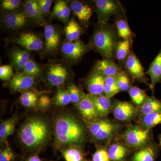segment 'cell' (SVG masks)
<instances>
[{"label":"cell","instance_id":"obj_3","mask_svg":"<svg viewBox=\"0 0 161 161\" xmlns=\"http://www.w3.org/2000/svg\"><path fill=\"white\" fill-rule=\"evenodd\" d=\"M119 40L115 25L100 23L93 35L92 45L104 59L114 60L115 47Z\"/></svg>","mask_w":161,"mask_h":161},{"label":"cell","instance_id":"obj_22","mask_svg":"<svg viewBox=\"0 0 161 161\" xmlns=\"http://www.w3.org/2000/svg\"><path fill=\"white\" fill-rule=\"evenodd\" d=\"M28 22V16L22 12H14L6 15L5 22L9 29L16 30L24 27Z\"/></svg>","mask_w":161,"mask_h":161},{"label":"cell","instance_id":"obj_26","mask_svg":"<svg viewBox=\"0 0 161 161\" xmlns=\"http://www.w3.org/2000/svg\"><path fill=\"white\" fill-rule=\"evenodd\" d=\"M137 118L136 124L139 126L144 130H152L156 126L161 124V112L150 113Z\"/></svg>","mask_w":161,"mask_h":161},{"label":"cell","instance_id":"obj_1","mask_svg":"<svg viewBox=\"0 0 161 161\" xmlns=\"http://www.w3.org/2000/svg\"><path fill=\"white\" fill-rule=\"evenodd\" d=\"M54 132L57 146L64 148L70 146L82 147L89 134L85 122L70 114H62L56 119Z\"/></svg>","mask_w":161,"mask_h":161},{"label":"cell","instance_id":"obj_40","mask_svg":"<svg viewBox=\"0 0 161 161\" xmlns=\"http://www.w3.org/2000/svg\"><path fill=\"white\" fill-rule=\"evenodd\" d=\"M92 161H111L108 151V146H98L92 156Z\"/></svg>","mask_w":161,"mask_h":161},{"label":"cell","instance_id":"obj_2","mask_svg":"<svg viewBox=\"0 0 161 161\" xmlns=\"http://www.w3.org/2000/svg\"><path fill=\"white\" fill-rule=\"evenodd\" d=\"M50 137L48 123L39 117L29 119L21 127L19 137L22 144L32 151L41 150Z\"/></svg>","mask_w":161,"mask_h":161},{"label":"cell","instance_id":"obj_19","mask_svg":"<svg viewBox=\"0 0 161 161\" xmlns=\"http://www.w3.org/2000/svg\"><path fill=\"white\" fill-rule=\"evenodd\" d=\"M105 78L102 75L93 71L87 78L86 89L91 95H99L103 94Z\"/></svg>","mask_w":161,"mask_h":161},{"label":"cell","instance_id":"obj_24","mask_svg":"<svg viewBox=\"0 0 161 161\" xmlns=\"http://www.w3.org/2000/svg\"><path fill=\"white\" fill-rule=\"evenodd\" d=\"M45 47L47 51L49 53L57 49L60 43V35L53 26L47 25L44 29Z\"/></svg>","mask_w":161,"mask_h":161},{"label":"cell","instance_id":"obj_14","mask_svg":"<svg viewBox=\"0 0 161 161\" xmlns=\"http://www.w3.org/2000/svg\"><path fill=\"white\" fill-rule=\"evenodd\" d=\"M124 70L119 64L114 60L103 59L96 62L93 71L102 75L104 77L116 76Z\"/></svg>","mask_w":161,"mask_h":161},{"label":"cell","instance_id":"obj_7","mask_svg":"<svg viewBox=\"0 0 161 161\" xmlns=\"http://www.w3.org/2000/svg\"><path fill=\"white\" fill-rule=\"evenodd\" d=\"M94 2L100 23H108L109 19L113 16H116L125 13L124 8L119 1L96 0Z\"/></svg>","mask_w":161,"mask_h":161},{"label":"cell","instance_id":"obj_17","mask_svg":"<svg viewBox=\"0 0 161 161\" xmlns=\"http://www.w3.org/2000/svg\"><path fill=\"white\" fill-rule=\"evenodd\" d=\"M92 95L99 118H108L112 112V99L108 98L103 94Z\"/></svg>","mask_w":161,"mask_h":161},{"label":"cell","instance_id":"obj_25","mask_svg":"<svg viewBox=\"0 0 161 161\" xmlns=\"http://www.w3.org/2000/svg\"><path fill=\"white\" fill-rule=\"evenodd\" d=\"M132 41L121 39L117 42L115 49V58L121 66L124 65L125 61L131 53Z\"/></svg>","mask_w":161,"mask_h":161},{"label":"cell","instance_id":"obj_23","mask_svg":"<svg viewBox=\"0 0 161 161\" xmlns=\"http://www.w3.org/2000/svg\"><path fill=\"white\" fill-rule=\"evenodd\" d=\"M137 108V118L143 115L161 112V101L156 98L154 95L148 96L147 100Z\"/></svg>","mask_w":161,"mask_h":161},{"label":"cell","instance_id":"obj_34","mask_svg":"<svg viewBox=\"0 0 161 161\" xmlns=\"http://www.w3.org/2000/svg\"><path fill=\"white\" fill-rule=\"evenodd\" d=\"M115 78L119 92H128L132 86V78L125 70L116 76Z\"/></svg>","mask_w":161,"mask_h":161},{"label":"cell","instance_id":"obj_13","mask_svg":"<svg viewBox=\"0 0 161 161\" xmlns=\"http://www.w3.org/2000/svg\"><path fill=\"white\" fill-rule=\"evenodd\" d=\"M13 42L28 50L39 51L43 46L42 40L32 32L23 33L15 39Z\"/></svg>","mask_w":161,"mask_h":161},{"label":"cell","instance_id":"obj_20","mask_svg":"<svg viewBox=\"0 0 161 161\" xmlns=\"http://www.w3.org/2000/svg\"><path fill=\"white\" fill-rule=\"evenodd\" d=\"M146 74L150 77V90L153 95L156 85L161 82V49L150 64Z\"/></svg>","mask_w":161,"mask_h":161},{"label":"cell","instance_id":"obj_30","mask_svg":"<svg viewBox=\"0 0 161 161\" xmlns=\"http://www.w3.org/2000/svg\"><path fill=\"white\" fill-rule=\"evenodd\" d=\"M128 92L131 98V102L136 107L142 105L149 96L147 95V90L134 86L130 88Z\"/></svg>","mask_w":161,"mask_h":161},{"label":"cell","instance_id":"obj_10","mask_svg":"<svg viewBox=\"0 0 161 161\" xmlns=\"http://www.w3.org/2000/svg\"><path fill=\"white\" fill-rule=\"evenodd\" d=\"M76 106L78 112L86 123L99 118L92 95L89 93H85Z\"/></svg>","mask_w":161,"mask_h":161},{"label":"cell","instance_id":"obj_42","mask_svg":"<svg viewBox=\"0 0 161 161\" xmlns=\"http://www.w3.org/2000/svg\"><path fill=\"white\" fill-rule=\"evenodd\" d=\"M14 156L12 152L10 147L8 145H6L0 153V161H14Z\"/></svg>","mask_w":161,"mask_h":161},{"label":"cell","instance_id":"obj_4","mask_svg":"<svg viewBox=\"0 0 161 161\" xmlns=\"http://www.w3.org/2000/svg\"><path fill=\"white\" fill-rule=\"evenodd\" d=\"M86 124L91 139L98 146H108L120 135L124 127L117 121L108 118H98Z\"/></svg>","mask_w":161,"mask_h":161},{"label":"cell","instance_id":"obj_15","mask_svg":"<svg viewBox=\"0 0 161 161\" xmlns=\"http://www.w3.org/2000/svg\"><path fill=\"white\" fill-rule=\"evenodd\" d=\"M69 73L62 64H53L49 67L47 72V79L48 82L53 86H60L65 81Z\"/></svg>","mask_w":161,"mask_h":161},{"label":"cell","instance_id":"obj_37","mask_svg":"<svg viewBox=\"0 0 161 161\" xmlns=\"http://www.w3.org/2000/svg\"><path fill=\"white\" fill-rule=\"evenodd\" d=\"M54 100L55 104L58 107L64 106L70 103V98L67 90L63 87H58Z\"/></svg>","mask_w":161,"mask_h":161},{"label":"cell","instance_id":"obj_12","mask_svg":"<svg viewBox=\"0 0 161 161\" xmlns=\"http://www.w3.org/2000/svg\"><path fill=\"white\" fill-rule=\"evenodd\" d=\"M90 48L79 40L73 42H67L61 47V51L67 58L74 61L80 59Z\"/></svg>","mask_w":161,"mask_h":161},{"label":"cell","instance_id":"obj_11","mask_svg":"<svg viewBox=\"0 0 161 161\" xmlns=\"http://www.w3.org/2000/svg\"><path fill=\"white\" fill-rule=\"evenodd\" d=\"M161 149L159 144L153 141L147 146L134 150L130 161H156Z\"/></svg>","mask_w":161,"mask_h":161},{"label":"cell","instance_id":"obj_5","mask_svg":"<svg viewBox=\"0 0 161 161\" xmlns=\"http://www.w3.org/2000/svg\"><path fill=\"white\" fill-rule=\"evenodd\" d=\"M120 136L127 146L133 150L145 147L153 141L152 130H144L137 124L127 125Z\"/></svg>","mask_w":161,"mask_h":161},{"label":"cell","instance_id":"obj_36","mask_svg":"<svg viewBox=\"0 0 161 161\" xmlns=\"http://www.w3.org/2000/svg\"><path fill=\"white\" fill-rule=\"evenodd\" d=\"M53 13L58 19L67 21L70 14V9L64 1H58L55 4Z\"/></svg>","mask_w":161,"mask_h":161},{"label":"cell","instance_id":"obj_8","mask_svg":"<svg viewBox=\"0 0 161 161\" xmlns=\"http://www.w3.org/2000/svg\"><path fill=\"white\" fill-rule=\"evenodd\" d=\"M124 66L125 70L132 78V81L143 83L151 89L150 83L148 82L140 60L132 51L125 61Z\"/></svg>","mask_w":161,"mask_h":161},{"label":"cell","instance_id":"obj_21","mask_svg":"<svg viewBox=\"0 0 161 161\" xmlns=\"http://www.w3.org/2000/svg\"><path fill=\"white\" fill-rule=\"evenodd\" d=\"M115 26L119 37L123 40L132 41V38L135 35L130 29L128 23L126 16L125 13L122 14L115 16Z\"/></svg>","mask_w":161,"mask_h":161},{"label":"cell","instance_id":"obj_38","mask_svg":"<svg viewBox=\"0 0 161 161\" xmlns=\"http://www.w3.org/2000/svg\"><path fill=\"white\" fill-rule=\"evenodd\" d=\"M68 92L69 94L71 102L77 104L85 94L82 89L74 84H70L67 87Z\"/></svg>","mask_w":161,"mask_h":161},{"label":"cell","instance_id":"obj_32","mask_svg":"<svg viewBox=\"0 0 161 161\" xmlns=\"http://www.w3.org/2000/svg\"><path fill=\"white\" fill-rule=\"evenodd\" d=\"M24 9L25 13L28 16L37 21L42 20V14L39 8L37 1H26L24 5Z\"/></svg>","mask_w":161,"mask_h":161},{"label":"cell","instance_id":"obj_28","mask_svg":"<svg viewBox=\"0 0 161 161\" xmlns=\"http://www.w3.org/2000/svg\"><path fill=\"white\" fill-rule=\"evenodd\" d=\"M61 152L65 161H86L82 147L70 146L63 149Z\"/></svg>","mask_w":161,"mask_h":161},{"label":"cell","instance_id":"obj_33","mask_svg":"<svg viewBox=\"0 0 161 161\" xmlns=\"http://www.w3.org/2000/svg\"><path fill=\"white\" fill-rule=\"evenodd\" d=\"M116 76L106 77L105 78L103 95L110 99L120 92L116 82Z\"/></svg>","mask_w":161,"mask_h":161},{"label":"cell","instance_id":"obj_16","mask_svg":"<svg viewBox=\"0 0 161 161\" xmlns=\"http://www.w3.org/2000/svg\"><path fill=\"white\" fill-rule=\"evenodd\" d=\"M35 78L24 75L23 73H17L10 79L9 85L10 88L16 92L27 91L34 85Z\"/></svg>","mask_w":161,"mask_h":161},{"label":"cell","instance_id":"obj_45","mask_svg":"<svg viewBox=\"0 0 161 161\" xmlns=\"http://www.w3.org/2000/svg\"><path fill=\"white\" fill-rule=\"evenodd\" d=\"M37 104L39 108L42 109L46 108L50 105V99L48 96L42 95L39 98Z\"/></svg>","mask_w":161,"mask_h":161},{"label":"cell","instance_id":"obj_29","mask_svg":"<svg viewBox=\"0 0 161 161\" xmlns=\"http://www.w3.org/2000/svg\"><path fill=\"white\" fill-rule=\"evenodd\" d=\"M10 60L16 69H23L30 60L29 53L26 50H16L12 53Z\"/></svg>","mask_w":161,"mask_h":161},{"label":"cell","instance_id":"obj_44","mask_svg":"<svg viewBox=\"0 0 161 161\" xmlns=\"http://www.w3.org/2000/svg\"><path fill=\"white\" fill-rule=\"evenodd\" d=\"M39 8L42 15L47 14L49 12L53 1L52 0H38Z\"/></svg>","mask_w":161,"mask_h":161},{"label":"cell","instance_id":"obj_39","mask_svg":"<svg viewBox=\"0 0 161 161\" xmlns=\"http://www.w3.org/2000/svg\"><path fill=\"white\" fill-rule=\"evenodd\" d=\"M41 73L40 67L33 60L30 59L26 64L24 68L23 73L24 75L32 77L39 76Z\"/></svg>","mask_w":161,"mask_h":161},{"label":"cell","instance_id":"obj_6","mask_svg":"<svg viewBox=\"0 0 161 161\" xmlns=\"http://www.w3.org/2000/svg\"><path fill=\"white\" fill-rule=\"evenodd\" d=\"M112 113L115 120L120 124H130L137 117L136 107L131 102L113 101Z\"/></svg>","mask_w":161,"mask_h":161},{"label":"cell","instance_id":"obj_31","mask_svg":"<svg viewBox=\"0 0 161 161\" xmlns=\"http://www.w3.org/2000/svg\"><path fill=\"white\" fill-rule=\"evenodd\" d=\"M67 40L73 42L78 40L82 32V29L79 24L74 19L69 21L65 29Z\"/></svg>","mask_w":161,"mask_h":161},{"label":"cell","instance_id":"obj_35","mask_svg":"<svg viewBox=\"0 0 161 161\" xmlns=\"http://www.w3.org/2000/svg\"><path fill=\"white\" fill-rule=\"evenodd\" d=\"M39 98L36 92L27 90L22 93L20 97V102L24 107L33 108L38 103Z\"/></svg>","mask_w":161,"mask_h":161},{"label":"cell","instance_id":"obj_18","mask_svg":"<svg viewBox=\"0 0 161 161\" xmlns=\"http://www.w3.org/2000/svg\"><path fill=\"white\" fill-rule=\"evenodd\" d=\"M70 7L73 13L82 24H88L93 13L91 6L82 2L74 1L71 3Z\"/></svg>","mask_w":161,"mask_h":161},{"label":"cell","instance_id":"obj_27","mask_svg":"<svg viewBox=\"0 0 161 161\" xmlns=\"http://www.w3.org/2000/svg\"><path fill=\"white\" fill-rule=\"evenodd\" d=\"M17 120L16 116H13L1 123L0 125V141L1 143H6L8 136L14 133Z\"/></svg>","mask_w":161,"mask_h":161},{"label":"cell","instance_id":"obj_9","mask_svg":"<svg viewBox=\"0 0 161 161\" xmlns=\"http://www.w3.org/2000/svg\"><path fill=\"white\" fill-rule=\"evenodd\" d=\"M108 151L111 161H127L134 150L127 146L119 135L108 145Z\"/></svg>","mask_w":161,"mask_h":161},{"label":"cell","instance_id":"obj_47","mask_svg":"<svg viewBox=\"0 0 161 161\" xmlns=\"http://www.w3.org/2000/svg\"><path fill=\"white\" fill-rule=\"evenodd\" d=\"M158 140L159 142V145L160 146H161V134H160V135H158Z\"/></svg>","mask_w":161,"mask_h":161},{"label":"cell","instance_id":"obj_41","mask_svg":"<svg viewBox=\"0 0 161 161\" xmlns=\"http://www.w3.org/2000/svg\"><path fill=\"white\" fill-rule=\"evenodd\" d=\"M13 75L12 67L10 65H5L0 67V78L3 80H8Z\"/></svg>","mask_w":161,"mask_h":161},{"label":"cell","instance_id":"obj_43","mask_svg":"<svg viewBox=\"0 0 161 161\" xmlns=\"http://www.w3.org/2000/svg\"><path fill=\"white\" fill-rule=\"evenodd\" d=\"M21 2L20 0H4L2 2V6L4 9L14 10L19 6Z\"/></svg>","mask_w":161,"mask_h":161},{"label":"cell","instance_id":"obj_46","mask_svg":"<svg viewBox=\"0 0 161 161\" xmlns=\"http://www.w3.org/2000/svg\"><path fill=\"white\" fill-rule=\"evenodd\" d=\"M26 161H42L37 155H34L30 157Z\"/></svg>","mask_w":161,"mask_h":161}]
</instances>
